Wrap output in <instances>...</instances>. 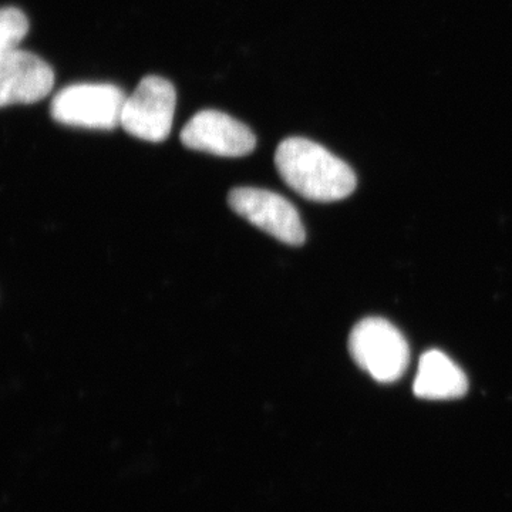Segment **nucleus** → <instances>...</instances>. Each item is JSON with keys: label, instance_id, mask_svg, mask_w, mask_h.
Segmentation results:
<instances>
[{"label": "nucleus", "instance_id": "0eeeda50", "mask_svg": "<svg viewBox=\"0 0 512 512\" xmlns=\"http://www.w3.org/2000/svg\"><path fill=\"white\" fill-rule=\"evenodd\" d=\"M55 86L52 67L26 50L0 56V109L45 99Z\"/></svg>", "mask_w": 512, "mask_h": 512}, {"label": "nucleus", "instance_id": "f257e3e1", "mask_svg": "<svg viewBox=\"0 0 512 512\" xmlns=\"http://www.w3.org/2000/svg\"><path fill=\"white\" fill-rule=\"evenodd\" d=\"M275 165L282 180L306 200H345L355 191V171L342 158L308 138H286L276 148Z\"/></svg>", "mask_w": 512, "mask_h": 512}, {"label": "nucleus", "instance_id": "423d86ee", "mask_svg": "<svg viewBox=\"0 0 512 512\" xmlns=\"http://www.w3.org/2000/svg\"><path fill=\"white\" fill-rule=\"evenodd\" d=\"M181 143L191 150L220 157H245L256 147V137L244 123L217 110L195 114L181 131Z\"/></svg>", "mask_w": 512, "mask_h": 512}, {"label": "nucleus", "instance_id": "7ed1b4c3", "mask_svg": "<svg viewBox=\"0 0 512 512\" xmlns=\"http://www.w3.org/2000/svg\"><path fill=\"white\" fill-rule=\"evenodd\" d=\"M126 97L114 84H73L56 94L50 113L64 126L113 130L120 126Z\"/></svg>", "mask_w": 512, "mask_h": 512}, {"label": "nucleus", "instance_id": "1a4fd4ad", "mask_svg": "<svg viewBox=\"0 0 512 512\" xmlns=\"http://www.w3.org/2000/svg\"><path fill=\"white\" fill-rule=\"evenodd\" d=\"M29 32V20L20 9H0V56L8 55L18 46Z\"/></svg>", "mask_w": 512, "mask_h": 512}, {"label": "nucleus", "instance_id": "f03ea898", "mask_svg": "<svg viewBox=\"0 0 512 512\" xmlns=\"http://www.w3.org/2000/svg\"><path fill=\"white\" fill-rule=\"evenodd\" d=\"M349 350L357 366L380 383L396 382L409 366L407 340L386 319L367 318L357 323L350 333Z\"/></svg>", "mask_w": 512, "mask_h": 512}, {"label": "nucleus", "instance_id": "20e7f679", "mask_svg": "<svg viewBox=\"0 0 512 512\" xmlns=\"http://www.w3.org/2000/svg\"><path fill=\"white\" fill-rule=\"evenodd\" d=\"M177 93L163 77L147 76L126 97L120 126L130 136L150 143H161L173 128Z\"/></svg>", "mask_w": 512, "mask_h": 512}, {"label": "nucleus", "instance_id": "6e6552de", "mask_svg": "<svg viewBox=\"0 0 512 512\" xmlns=\"http://www.w3.org/2000/svg\"><path fill=\"white\" fill-rule=\"evenodd\" d=\"M413 390L420 399H458L467 393L468 380L446 353L429 350L421 356Z\"/></svg>", "mask_w": 512, "mask_h": 512}, {"label": "nucleus", "instance_id": "39448f33", "mask_svg": "<svg viewBox=\"0 0 512 512\" xmlns=\"http://www.w3.org/2000/svg\"><path fill=\"white\" fill-rule=\"evenodd\" d=\"M228 204L239 217L292 247H301L306 234L292 202L276 192L241 187L229 192Z\"/></svg>", "mask_w": 512, "mask_h": 512}]
</instances>
